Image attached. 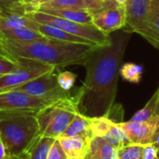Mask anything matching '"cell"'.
Returning a JSON list of instances; mask_svg holds the SVG:
<instances>
[{
	"mask_svg": "<svg viewBox=\"0 0 159 159\" xmlns=\"http://www.w3.org/2000/svg\"><path fill=\"white\" fill-rule=\"evenodd\" d=\"M83 1L86 5L87 10H89L90 13H93L98 9H100L105 2V0H83Z\"/></svg>",
	"mask_w": 159,
	"mask_h": 159,
	"instance_id": "cell-29",
	"label": "cell"
},
{
	"mask_svg": "<svg viewBox=\"0 0 159 159\" xmlns=\"http://www.w3.org/2000/svg\"><path fill=\"white\" fill-rule=\"evenodd\" d=\"M125 7L128 31L140 34L159 48V32L150 23L151 0H128Z\"/></svg>",
	"mask_w": 159,
	"mask_h": 159,
	"instance_id": "cell-6",
	"label": "cell"
},
{
	"mask_svg": "<svg viewBox=\"0 0 159 159\" xmlns=\"http://www.w3.org/2000/svg\"><path fill=\"white\" fill-rule=\"evenodd\" d=\"M79 113L75 93L41 110L35 116L41 135L58 139Z\"/></svg>",
	"mask_w": 159,
	"mask_h": 159,
	"instance_id": "cell-4",
	"label": "cell"
},
{
	"mask_svg": "<svg viewBox=\"0 0 159 159\" xmlns=\"http://www.w3.org/2000/svg\"><path fill=\"white\" fill-rule=\"evenodd\" d=\"M32 1H33V0H20V3L22 4L23 7H25V6L29 5Z\"/></svg>",
	"mask_w": 159,
	"mask_h": 159,
	"instance_id": "cell-38",
	"label": "cell"
},
{
	"mask_svg": "<svg viewBox=\"0 0 159 159\" xmlns=\"http://www.w3.org/2000/svg\"><path fill=\"white\" fill-rule=\"evenodd\" d=\"M2 36L7 40L20 41V42H33V41H40L47 39L42 34L38 31L30 28V27H19L14 29H7L0 31Z\"/></svg>",
	"mask_w": 159,
	"mask_h": 159,
	"instance_id": "cell-15",
	"label": "cell"
},
{
	"mask_svg": "<svg viewBox=\"0 0 159 159\" xmlns=\"http://www.w3.org/2000/svg\"><path fill=\"white\" fill-rule=\"evenodd\" d=\"M30 19V18H29ZM31 20V19H30ZM31 28L38 31L40 34L45 35L46 37L51 38V39H56L60 41H66V42H72V43H80V44H89V45H96L85 38L71 34L61 29H59L54 26H50L48 24L40 23L37 21H34L31 20ZM98 46V45H97Z\"/></svg>",
	"mask_w": 159,
	"mask_h": 159,
	"instance_id": "cell-13",
	"label": "cell"
},
{
	"mask_svg": "<svg viewBox=\"0 0 159 159\" xmlns=\"http://www.w3.org/2000/svg\"><path fill=\"white\" fill-rule=\"evenodd\" d=\"M150 23L154 29L159 32V10L152 5L150 7Z\"/></svg>",
	"mask_w": 159,
	"mask_h": 159,
	"instance_id": "cell-31",
	"label": "cell"
},
{
	"mask_svg": "<svg viewBox=\"0 0 159 159\" xmlns=\"http://www.w3.org/2000/svg\"><path fill=\"white\" fill-rule=\"evenodd\" d=\"M144 145L130 143L118 149V159H143Z\"/></svg>",
	"mask_w": 159,
	"mask_h": 159,
	"instance_id": "cell-24",
	"label": "cell"
},
{
	"mask_svg": "<svg viewBox=\"0 0 159 159\" xmlns=\"http://www.w3.org/2000/svg\"><path fill=\"white\" fill-rule=\"evenodd\" d=\"M58 83L60 87L65 90V91H71L73 89L76 75L69 71H64V72H58Z\"/></svg>",
	"mask_w": 159,
	"mask_h": 159,
	"instance_id": "cell-26",
	"label": "cell"
},
{
	"mask_svg": "<svg viewBox=\"0 0 159 159\" xmlns=\"http://www.w3.org/2000/svg\"><path fill=\"white\" fill-rule=\"evenodd\" d=\"M111 42L97 46L85 63L86 78L76 92L78 111L88 117L107 116L114 108L119 69L131 32L117 30Z\"/></svg>",
	"mask_w": 159,
	"mask_h": 159,
	"instance_id": "cell-1",
	"label": "cell"
},
{
	"mask_svg": "<svg viewBox=\"0 0 159 159\" xmlns=\"http://www.w3.org/2000/svg\"><path fill=\"white\" fill-rule=\"evenodd\" d=\"M155 116L146 122L129 120L128 122H121L118 124L125 130L131 143L146 145L152 143L153 137L157 132Z\"/></svg>",
	"mask_w": 159,
	"mask_h": 159,
	"instance_id": "cell-11",
	"label": "cell"
},
{
	"mask_svg": "<svg viewBox=\"0 0 159 159\" xmlns=\"http://www.w3.org/2000/svg\"><path fill=\"white\" fill-rule=\"evenodd\" d=\"M157 158L159 159V149H158V151H157Z\"/></svg>",
	"mask_w": 159,
	"mask_h": 159,
	"instance_id": "cell-42",
	"label": "cell"
},
{
	"mask_svg": "<svg viewBox=\"0 0 159 159\" xmlns=\"http://www.w3.org/2000/svg\"><path fill=\"white\" fill-rule=\"evenodd\" d=\"M0 76H1V75H0Z\"/></svg>",
	"mask_w": 159,
	"mask_h": 159,
	"instance_id": "cell-44",
	"label": "cell"
},
{
	"mask_svg": "<svg viewBox=\"0 0 159 159\" xmlns=\"http://www.w3.org/2000/svg\"><path fill=\"white\" fill-rule=\"evenodd\" d=\"M41 136L34 115L9 116L0 118V138L8 157L28 152Z\"/></svg>",
	"mask_w": 159,
	"mask_h": 159,
	"instance_id": "cell-3",
	"label": "cell"
},
{
	"mask_svg": "<svg viewBox=\"0 0 159 159\" xmlns=\"http://www.w3.org/2000/svg\"><path fill=\"white\" fill-rule=\"evenodd\" d=\"M85 159H118V149L103 138L94 137L90 142L89 151Z\"/></svg>",
	"mask_w": 159,
	"mask_h": 159,
	"instance_id": "cell-14",
	"label": "cell"
},
{
	"mask_svg": "<svg viewBox=\"0 0 159 159\" xmlns=\"http://www.w3.org/2000/svg\"><path fill=\"white\" fill-rule=\"evenodd\" d=\"M8 51L16 58L30 59L61 69L69 65H85L97 45L72 43L47 38L20 42L5 39Z\"/></svg>",
	"mask_w": 159,
	"mask_h": 159,
	"instance_id": "cell-2",
	"label": "cell"
},
{
	"mask_svg": "<svg viewBox=\"0 0 159 159\" xmlns=\"http://www.w3.org/2000/svg\"><path fill=\"white\" fill-rule=\"evenodd\" d=\"M90 122V130L94 137L103 138L106 133L112 129V127L116 123L110 119L107 116H98V117H89Z\"/></svg>",
	"mask_w": 159,
	"mask_h": 159,
	"instance_id": "cell-21",
	"label": "cell"
},
{
	"mask_svg": "<svg viewBox=\"0 0 159 159\" xmlns=\"http://www.w3.org/2000/svg\"><path fill=\"white\" fill-rule=\"evenodd\" d=\"M52 103L54 102L31 96L20 90H9L0 93V118L19 115L36 116Z\"/></svg>",
	"mask_w": 159,
	"mask_h": 159,
	"instance_id": "cell-7",
	"label": "cell"
},
{
	"mask_svg": "<svg viewBox=\"0 0 159 159\" xmlns=\"http://www.w3.org/2000/svg\"><path fill=\"white\" fill-rule=\"evenodd\" d=\"M159 98V87L156 92L153 94L151 99L148 101V102L145 104V106L138 111L130 119V121H137V122H146L152 119L156 116V111L157 107Z\"/></svg>",
	"mask_w": 159,
	"mask_h": 159,
	"instance_id": "cell-19",
	"label": "cell"
},
{
	"mask_svg": "<svg viewBox=\"0 0 159 159\" xmlns=\"http://www.w3.org/2000/svg\"><path fill=\"white\" fill-rule=\"evenodd\" d=\"M50 1H52V0H33L29 5L24 7V13L29 12V11H34L40 6H42L48 2H50Z\"/></svg>",
	"mask_w": 159,
	"mask_h": 159,
	"instance_id": "cell-32",
	"label": "cell"
},
{
	"mask_svg": "<svg viewBox=\"0 0 159 159\" xmlns=\"http://www.w3.org/2000/svg\"><path fill=\"white\" fill-rule=\"evenodd\" d=\"M24 15L31 20L61 29L71 34L85 38L98 46H105L111 42V35L105 34L94 24H84L59 18L39 10L29 11Z\"/></svg>",
	"mask_w": 159,
	"mask_h": 159,
	"instance_id": "cell-5",
	"label": "cell"
},
{
	"mask_svg": "<svg viewBox=\"0 0 159 159\" xmlns=\"http://www.w3.org/2000/svg\"><path fill=\"white\" fill-rule=\"evenodd\" d=\"M41 9H87L83 0H52L42 6L36 10Z\"/></svg>",
	"mask_w": 159,
	"mask_h": 159,
	"instance_id": "cell-23",
	"label": "cell"
},
{
	"mask_svg": "<svg viewBox=\"0 0 159 159\" xmlns=\"http://www.w3.org/2000/svg\"><path fill=\"white\" fill-rule=\"evenodd\" d=\"M155 120H156V124H157V131L159 130V116H155Z\"/></svg>",
	"mask_w": 159,
	"mask_h": 159,
	"instance_id": "cell-39",
	"label": "cell"
},
{
	"mask_svg": "<svg viewBox=\"0 0 159 159\" xmlns=\"http://www.w3.org/2000/svg\"><path fill=\"white\" fill-rule=\"evenodd\" d=\"M1 15H2V13H0V16H1Z\"/></svg>",
	"mask_w": 159,
	"mask_h": 159,
	"instance_id": "cell-43",
	"label": "cell"
},
{
	"mask_svg": "<svg viewBox=\"0 0 159 159\" xmlns=\"http://www.w3.org/2000/svg\"><path fill=\"white\" fill-rule=\"evenodd\" d=\"M8 158V156L7 154V151H6V148H5V145L0 138V159H7Z\"/></svg>",
	"mask_w": 159,
	"mask_h": 159,
	"instance_id": "cell-34",
	"label": "cell"
},
{
	"mask_svg": "<svg viewBox=\"0 0 159 159\" xmlns=\"http://www.w3.org/2000/svg\"><path fill=\"white\" fill-rule=\"evenodd\" d=\"M0 56H4L7 58H10V59H17L16 57H14L7 48L6 47V43H5V38L2 36V34H0Z\"/></svg>",
	"mask_w": 159,
	"mask_h": 159,
	"instance_id": "cell-33",
	"label": "cell"
},
{
	"mask_svg": "<svg viewBox=\"0 0 159 159\" xmlns=\"http://www.w3.org/2000/svg\"><path fill=\"white\" fill-rule=\"evenodd\" d=\"M68 159H85L90 146L92 139L86 137H59Z\"/></svg>",
	"mask_w": 159,
	"mask_h": 159,
	"instance_id": "cell-12",
	"label": "cell"
},
{
	"mask_svg": "<svg viewBox=\"0 0 159 159\" xmlns=\"http://www.w3.org/2000/svg\"><path fill=\"white\" fill-rule=\"evenodd\" d=\"M103 139L109 143L111 145L116 147V149H119L123 146L130 144V141L125 132V130L119 126L118 123H116L112 129L106 133V135L103 137Z\"/></svg>",
	"mask_w": 159,
	"mask_h": 159,
	"instance_id": "cell-18",
	"label": "cell"
},
{
	"mask_svg": "<svg viewBox=\"0 0 159 159\" xmlns=\"http://www.w3.org/2000/svg\"><path fill=\"white\" fill-rule=\"evenodd\" d=\"M86 137L93 139L91 130H90V122L89 117L83 116L78 113L73 121L70 123L68 128L60 137Z\"/></svg>",
	"mask_w": 159,
	"mask_h": 159,
	"instance_id": "cell-16",
	"label": "cell"
},
{
	"mask_svg": "<svg viewBox=\"0 0 159 159\" xmlns=\"http://www.w3.org/2000/svg\"><path fill=\"white\" fill-rule=\"evenodd\" d=\"M56 139L41 136L28 151L31 159H48V152Z\"/></svg>",
	"mask_w": 159,
	"mask_h": 159,
	"instance_id": "cell-20",
	"label": "cell"
},
{
	"mask_svg": "<svg viewBox=\"0 0 159 159\" xmlns=\"http://www.w3.org/2000/svg\"><path fill=\"white\" fill-rule=\"evenodd\" d=\"M156 116H159V98L158 102H157V111H156Z\"/></svg>",
	"mask_w": 159,
	"mask_h": 159,
	"instance_id": "cell-41",
	"label": "cell"
},
{
	"mask_svg": "<svg viewBox=\"0 0 159 159\" xmlns=\"http://www.w3.org/2000/svg\"><path fill=\"white\" fill-rule=\"evenodd\" d=\"M143 74V69L141 65L133 63V62H127L121 65L119 69V75L122 78L129 83L138 84L142 80Z\"/></svg>",
	"mask_w": 159,
	"mask_h": 159,
	"instance_id": "cell-22",
	"label": "cell"
},
{
	"mask_svg": "<svg viewBox=\"0 0 159 159\" xmlns=\"http://www.w3.org/2000/svg\"><path fill=\"white\" fill-rule=\"evenodd\" d=\"M48 159H68L60 141L58 139H56L55 142L53 143V144L48 152Z\"/></svg>",
	"mask_w": 159,
	"mask_h": 159,
	"instance_id": "cell-28",
	"label": "cell"
},
{
	"mask_svg": "<svg viewBox=\"0 0 159 159\" xmlns=\"http://www.w3.org/2000/svg\"><path fill=\"white\" fill-rule=\"evenodd\" d=\"M91 14L92 23L105 34H111L126 26L125 5L116 0H105L103 6Z\"/></svg>",
	"mask_w": 159,
	"mask_h": 159,
	"instance_id": "cell-10",
	"label": "cell"
},
{
	"mask_svg": "<svg viewBox=\"0 0 159 159\" xmlns=\"http://www.w3.org/2000/svg\"><path fill=\"white\" fill-rule=\"evenodd\" d=\"M152 144L158 150L159 149V130L157 131L153 137V140H152Z\"/></svg>",
	"mask_w": 159,
	"mask_h": 159,
	"instance_id": "cell-35",
	"label": "cell"
},
{
	"mask_svg": "<svg viewBox=\"0 0 159 159\" xmlns=\"http://www.w3.org/2000/svg\"><path fill=\"white\" fill-rule=\"evenodd\" d=\"M19 66L12 72L0 76V93L16 89L25 83L49 72L56 68L41 61L18 58Z\"/></svg>",
	"mask_w": 159,
	"mask_h": 159,
	"instance_id": "cell-8",
	"label": "cell"
},
{
	"mask_svg": "<svg viewBox=\"0 0 159 159\" xmlns=\"http://www.w3.org/2000/svg\"><path fill=\"white\" fill-rule=\"evenodd\" d=\"M7 159H31L30 158V155L28 152L20 154L19 156H14V157H9Z\"/></svg>",
	"mask_w": 159,
	"mask_h": 159,
	"instance_id": "cell-36",
	"label": "cell"
},
{
	"mask_svg": "<svg viewBox=\"0 0 159 159\" xmlns=\"http://www.w3.org/2000/svg\"><path fill=\"white\" fill-rule=\"evenodd\" d=\"M117 3H119V4H121V5H125L126 3H127V1L128 0H116Z\"/></svg>",
	"mask_w": 159,
	"mask_h": 159,
	"instance_id": "cell-40",
	"label": "cell"
},
{
	"mask_svg": "<svg viewBox=\"0 0 159 159\" xmlns=\"http://www.w3.org/2000/svg\"><path fill=\"white\" fill-rule=\"evenodd\" d=\"M58 69L40 75L24 85L17 88V90L23 91L31 96L56 102L60 100L72 97L71 91L63 90L58 83Z\"/></svg>",
	"mask_w": 159,
	"mask_h": 159,
	"instance_id": "cell-9",
	"label": "cell"
},
{
	"mask_svg": "<svg viewBox=\"0 0 159 159\" xmlns=\"http://www.w3.org/2000/svg\"><path fill=\"white\" fill-rule=\"evenodd\" d=\"M151 5L157 7L159 10V0H151Z\"/></svg>",
	"mask_w": 159,
	"mask_h": 159,
	"instance_id": "cell-37",
	"label": "cell"
},
{
	"mask_svg": "<svg viewBox=\"0 0 159 159\" xmlns=\"http://www.w3.org/2000/svg\"><path fill=\"white\" fill-rule=\"evenodd\" d=\"M157 151L158 150L152 143L144 145L143 159H158L157 158Z\"/></svg>",
	"mask_w": 159,
	"mask_h": 159,
	"instance_id": "cell-30",
	"label": "cell"
},
{
	"mask_svg": "<svg viewBox=\"0 0 159 159\" xmlns=\"http://www.w3.org/2000/svg\"><path fill=\"white\" fill-rule=\"evenodd\" d=\"M0 13L24 14V7L20 0H0Z\"/></svg>",
	"mask_w": 159,
	"mask_h": 159,
	"instance_id": "cell-25",
	"label": "cell"
},
{
	"mask_svg": "<svg viewBox=\"0 0 159 159\" xmlns=\"http://www.w3.org/2000/svg\"><path fill=\"white\" fill-rule=\"evenodd\" d=\"M20 62L18 58L17 59H10L4 56H0V75H7L12 71H14Z\"/></svg>",
	"mask_w": 159,
	"mask_h": 159,
	"instance_id": "cell-27",
	"label": "cell"
},
{
	"mask_svg": "<svg viewBox=\"0 0 159 159\" xmlns=\"http://www.w3.org/2000/svg\"><path fill=\"white\" fill-rule=\"evenodd\" d=\"M39 11L79 23L93 24L92 14L87 9H41Z\"/></svg>",
	"mask_w": 159,
	"mask_h": 159,
	"instance_id": "cell-17",
	"label": "cell"
}]
</instances>
